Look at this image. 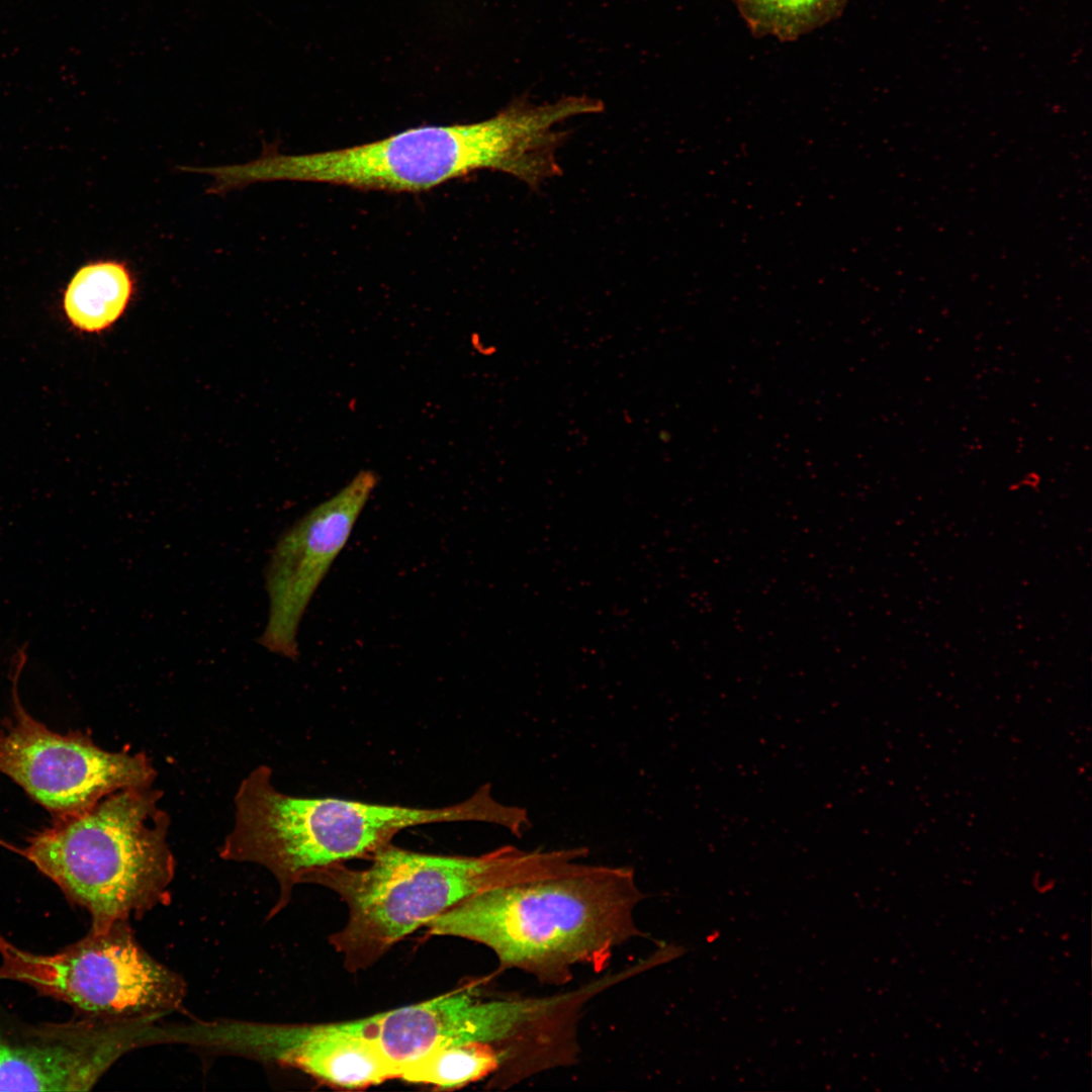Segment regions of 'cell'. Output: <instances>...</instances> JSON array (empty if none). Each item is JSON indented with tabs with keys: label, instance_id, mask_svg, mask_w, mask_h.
<instances>
[{
	"label": "cell",
	"instance_id": "cell-13",
	"mask_svg": "<svg viewBox=\"0 0 1092 1092\" xmlns=\"http://www.w3.org/2000/svg\"><path fill=\"white\" fill-rule=\"evenodd\" d=\"M750 32L794 41L834 21L848 0H732Z\"/></svg>",
	"mask_w": 1092,
	"mask_h": 1092
},
{
	"label": "cell",
	"instance_id": "cell-6",
	"mask_svg": "<svg viewBox=\"0 0 1092 1092\" xmlns=\"http://www.w3.org/2000/svg\"><path fill=\"white\" fill-rule=\"evenodd\" d=\"M471 980L432 999L350 1020L398 1072L434 1052L485 1043L503 1057L498 1075L523 1080L552 1056L561 1034L559 995H489ZM398 1079V1077H397Z\"/></svg>",
	"mask_w": 1092,
	"mask_h": 1092
},
{
	"label": "cell",
	"instance_id": "cell-4",
	"mask_svg": "<svg viewBox=\"0 0 1092 1092\" xmlns=\"http://www.w3.org/2000/svg\"><path fill=\"white\" fill-rule=\"evenodd\" d=\"M582 846L525 850L504 845L479 855H440L391 842L364 869L345 863L309 873L302 884L335 892L348 908L345 926L329 940L350 973L377 963L394 944L459 902L484 891L572 870Z\"/></svg>",
	"mask_w": 1092,
	"mask_h": 1092
},
{
	"label": "cell",
	"instance_id": "cell-1",
	"mask_svg": "<svg viewBox=\"0 0 1092 1092\" xmlns=\"http://www.w3.org/2000/svg\"><path fill=\"white\" fill-rule=\"evenodd\" d=\"M580 113L581 104L572 96L545 105L522 97L482 121L419 126L339 150L285 155L265 146L258 159L233 165L230 177L238 188L295 181L422 192L478 170H492L536 188L562 170L556 152L567 132L556 125Z\"/></svg>",
	"mask_w": 1092,
	"mask_h": 1092
},
{
	"label": "cell",
	"instance_id": "cell-8",
	"mask_svg": "<svg viewBox=\"0 0 1092 1092\" xmlns=\"http://www.w3.org/2000/svg\"><path fill=\"white\" fill-rule=\"evenodd\" d=\"M0 772L54 820L79 815L119 790L152 787L156 779L146 754L111 752L82 733L54 732L18 702L0 729Z\"/></svg>",
	"mask_w": 1092,
	"mask_h": 1092
},
{
	"label": "cell",
	"instance_id": "cell-3",
	"mask_svg": "<svg viewBox=\"0 0 1092 1092\" xmlns=\"http://www.w3.org/2000/svg\"><path fill=\"white\" fill-rule=\"evenodd\" d=\"M235 822L219 854L266 868L279 885L271 915L289 902L293 888L312 871L351 859H369L401 830L425 824L483 822L523 836L532 823L525 808L496 800L484 784L468 799L437 808L287 795L272 783L267 765L254 768L235 796Z\"/></svg>",
	"mask_w": 1092,
	"mask_h": 1092
},
{
	"label": "cell",
	"instance_id": "cell-14",
	"mask_svg": "<svg viewBox=\"0 0 1092 1092\" xmlns=\"http://www.w3.org/2000/svg\"><path fill=\"white\" fill-rule=\"evenodd\" d=\"M499 1052L485 1043H467L434 1052L400 1069L398 1079L448 1090L463 1087L503 1067Z\"/></svg>",
	"mask_w": 1092,
	"mask_h": 1092
},
{
	"label": "cell",
	"instance_id": "cell-12",
	"mask_svg": "<svg viewBox=\"0 0 1092 1092\" xmlns=\"http://www.w3.org/2000/svg\"><path fill=\"white\" fill-rule=\"evenodd\" d=\"M135 292V277L127 262L98 259L82 265L62 296L67 322L79 332L109 329L126 310Z\"/></svg>",
	"mask_w": 1092,
	"mask_h": 1092
},
{
	"label": "cell",
	"instance_id": "cell-7",
	"mask_svg": "<svg viewBox=\"0 0 1092 1092\" xmlns=\"http://www.w3.org/2000/svg\"><path fill=\"white\" fill-rule=\"evenodd\" d=\"M0 980L26 984L83 1015L121 1022H152L177 1010L186 983L139 943L129 921L52 954L21 949L0 935Z\"/></svg>",
	"mask_w": 1092,
	"mask_h": 1092
},
{
	"label": "cell",
	"instance_id": "cell-10",
	"mask_svg": "<svg viewBox=\"0 0 1092 1092\" xmlns=\"http://www.w3.org/2000/svg\"><path fill=\"white\" fill-rule=\"evenodd\" d=\"M149 1023L88 1015L29 1023L0 1007V1091H88Z\"/></svg>",
	"mask_w": 1092,
	"mask_h": 1092
},
{
	"label": "cell",
	"instance_id": "cell-11",
	"mask_svg": "<svg viewBox=\"0 0 1092 1092\" xmlns=\"http://www.w3.org/2000/svg\"><path fill=\"white\" fill-rule=\"evenodd\" d=\"M229 1033L243 1049L280 1066L297 1069L331 1087L359 1090L397 1079L398 1072L350 1021L292 1024H233Z\"/></svg>",
	"mask_w": 1092,
	"mask_h": 1092
},
{
	"label": "cell",
	"instance_id": "cell-2",
	"mask_svg": "<svg viewBox=\"0 0 1092 1092\" xmlns=\"http://www.w3.org/2000/svg\"><path fill=\"white\" fill-rule=\"evenodd\" d=\"M643 899L632 868L580 862L561 875L471 896L424 929L427 936L482 944L500 969L562 986L575 967L599 973L617 947L641 935L635 911Z\"/></svg>",
	"mask_w": 1092,
	"mask_h": 1092
},
{
	"label": "cell",
	"instance_id": "cell-5",
	"mask_svg": "<svg viewBox=\"0 0 1092 1092\" xmlns=\"http://www.w3.org/2000/svg\"><path fill=\"white\" fill-rule=\"evenodd\" d=\"M162 792L129 788L34 834L22 854L72 903L91 915V930L139 919L170 899L175 859Z\"/></svg>",
	"mask_w": 1092,
	"mask_h": 1092
},
{
	"label": "cell",
	"instance_id": "cell-9",
	"mask_svg": "<svg viewBox=\"0 0 1092 1092\" xmlns=\"http://www.w3.org/2000/svg\"><path fill=\"white\" fill-rule=\"evenodd\" d=\"M377 482L374 471H359L277 540L264 574L269 609L259 637V643L270 652L289 659L298 656L297 633L302 617Z\"/></svg>",
	"mask_w": 1092,
	"mask_h": 1092
}]
</instances>
